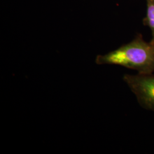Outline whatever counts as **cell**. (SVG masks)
Here are the masks:
<instances>
[{
	"instance_id": "1",
	"label": "cell",
	"mask_w": 154,
	"mask_h": 154,
	"mask_svg": "<svg viewBox=\"0 0 154 154\" xmlns=\"http://www.w3.org/2000/svg\"><path fill=\"white\" fill-rule=\"evenodd\" d=\"M97 65H115L138 72L140 74L154 72V44L143 39L138 34L130 42L105 55L97 56Z\"/></svg>"
},
{
	"instance_id": "2",
	"label": "cell",
	"mask_w": 154,
	"mask_h": 154,
	"mask_svg": "<svg viewBox=\"0 0 154 154\" xmlns=\"http://www.w3.org/2000/svg\"><path fill=\"white\" fill-rule=\"evenodd\" d=\"M140 106L146 110L154 112V75H131L126 74L123 77Z\"/></svg>"
},
{
	"instance_id": "3",
	"label": "cell",
	"mask_w": 154,
	"mask_h": 154,
	"mask_svg": "<svg viewBox=\"0 0 154 154\" xmlns=\"http://www.w3.org/2000/svg\"><path fill=\"white\" fill-rule=\"evenodd\" d=\"M146 1L147 12L143 20V23L151 29L152 38L150 42L154 44V0H146Z\"/></svg>"
}]
</instances>
